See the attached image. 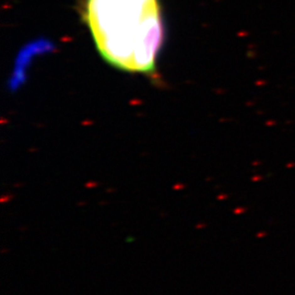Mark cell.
I'll use <instances>...</instances> for the list:
<instances>
[{"label": "cell", "mask_w": 295, "mask_h": 295, "mask_svg": "<svg viewBox=\"0 0 295 295\" xmlns=\"http://www.w3.org/2000/svg\"><path fill=\"white\" fill-rule=\"evenodd\" d=\"M83 15L107 63L131 74H154L165 35L160 0H85Z\"/></svg>", "instance_id": "6da1fadb"}]
</instances>
